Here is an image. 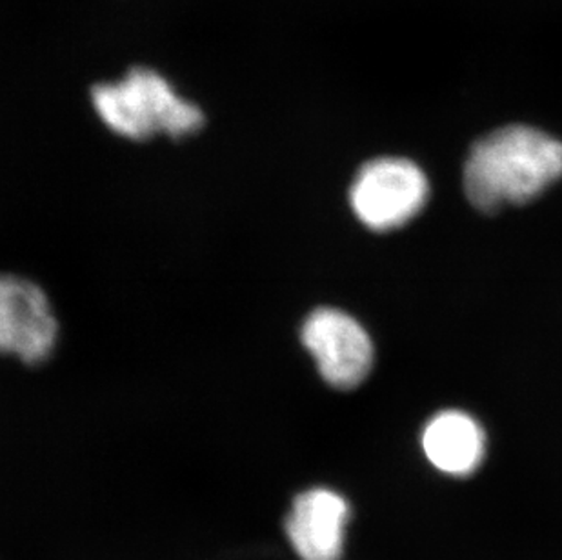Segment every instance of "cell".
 <instances>
[{
	"label": "cell",
	"mask_w": 562,
	"mask_h": 560,
	"mask_svg": "<svg viewBox=\"0 0 562 560\" xmlns=\"http://www.w3.org/2000/svg\"><path fill=\"white\" fill-rule=\"evenodd\" d=\"M350 507L328 488H313L293 501L286 534L303 560H339L345 548Z\"/></svg>",
	"instance_id": "cell-6"
},
{
	"label": "cell",
	"mask_w": 562,
	"mask_h": 560,
	"mask_svg": "<svg viewBox=\"0 0 562 560\" xmlns=\"http://www.w3.org/2000/svg\"><path fill=\"white\" fill-rule=\"evenodd\" d=\"M430 195L425 171L408 159L382 157L362 166L350 188L351 210L373 232H390L419 215Z\"/></svg>",
	"instance_id": "cell-3"
},
{
	"label": "cell",
	"mask_w": 562,
	"mask_h": 560,
	"mask_svg": "<svg viewBox=\"0 0 562 560\" xmlns=\"http://www.w3.org/2000/svg\"><path fill=\"white\" fill-rule=\"evenodd\" d=\"M562 177V143L537 127L512 124L473 144L464 165L468 201L481 212L526 204Z\"/></svg>",
	"instance_id": "cell-1"
},
{
	"label": "cell",
	"mask_w": 562,
	"mask_h": 560,
	"mask_svg": "<svg viewBox=\"0 0 562 560\" xmlns=\"http://www.w3.org/2000/svg\"><path fill=\"white\" fill-rule=\"evenodd\" d=\"M484 432L470 415L442 412L426 424L423 449L431 464L448 475L467 477L483 462Z\"/></svg>",
	"instance_id": "cell-7"
},
{
	"label": "cell",
	"mask_w": 562,
	"mask_h": 560,
	"mask_svg": "<svg viewBox=\"0 0 562 560\" xmlns=\"http://www.w3.org/2000/svg\"><path fill=\"white\" fill-rule=\"evenodd\" d=\"M91 104L112 132L133 141L159 133L182 138L204 126L201 108L179 96L165 75L144 66L130 69L117 82L97 85Z\"/></svg>",
	"instance_id": "cell-2"
},
{
	"label": "cell",
	"mask_w": 562,
	"mask_h": 560,
	"mask_svg": "<svg viewBox=\"0 0 562 560\" xmlns=\"http://www.w3.org/2000/svg\"><path fill=\"white\" fill-rule=\"evenodd\" d=\"M57 334L44 291L30 280L0 276V354L37 365L54 351Z\"/></svg>",
	"instance_id": "cell-5"
},
{
	"label": "cell",
	"mask_w": 562,
	"mask_h": 560,
	"mask_svg": "<svg viewBox=\"0 0 562 560\" xmlns=\"http://www.w3.org/2000/svg\"><path fill=\"white\" fill-rule=\"evenodd\" d=\"M301 338L329 387L351 390L372 370V338L348 313L318 307L304 321Z\"/></svg>",
	"instance_id": "cell-4"
}]
</instances>
